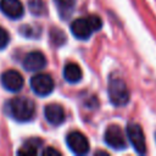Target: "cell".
I'll return each instance as SVG.
<instances>
[{
	"instance_id": "cell-1",
	"label": "cell",
	"mask_w": 156,
	"mask_h": 156,
	"mask_svg": "<svg viewBox=\"0 0 156 156\" xmlns=\"http://www.w3.org/2000/svg\"><path fill=\"white\" fill-rule=\"evenodd\" d=\"M7 113L18 122H27L32 119L35 112V106L32 100L27 98H13L6 104Z\"/></svg>"
},
{
	"instance_id": "cell-2",
	"label": "cell",
	"mask_w": 156,
	"mask_h": 156,
	"mask_svg": "<svg viewBox=\"0 0 156 156\" xmlns=\"http://www.w3.org/2000/svg\"><path fill=\"white\" fill-rule=\"evenodd\" d=\"M102 26V22L99 16L89 15L88 17H79L71 23V32L72 34L82 40L88 39L93 32L99 30Z\"/></svg>"
},
{
	"instance_id": "cell-3",
	"label": "cell",
	"mask_w": 156,
	"mask_h": 156,
	"mask_svg": "<svg viewBox=\"0 0 156 156\" xmlns=\"http://www.w3.org/2000/svg\"><path fill=\"white\" fill-rule=\"evenodd\" d=\"M110 101L115 106H124L129 101V91L122 78L111 77L107 85Z\"/></svg>"
},
{
	"instance_id": "cell-4",
	"label": "cell",
	"mask_w": 156,
	"mask_h": 156,
	"mask_svg": "<svg viewBox=\"0 0 156 156\" xmlns=\"http://www.w3.org/2000/svg\"><path fill=\"white\" fill-rule=\"evenodd\" d=\"M127 136L129 141L132 143V146L138 154L144 155L146 152L145 135H144L141 127L138 123H129L127 126Z\"/></svg>"
},
{
	"instance_id": "cell-5",
	"label": "cell",
	"mask_w": 156,
	"mask_h": 156,
	"mask_svg": "<svg viewBox=\"0 0 156 156\" xmlns=\"http://www.w3.org/2000/svg\"><path fill=\"white\" fill-rule=\"evenodd\" d=\"M30 87L33 91L39 96H46L54 90V80L50 74L38 73L30 79Z\"/></svg>"
},
{
	"instance_id": "cell-6",
	"label": "cell",
	"mask_w": 156,
	"mask_h": 156,
	"mask_svg": "<svg viewBox=\"0 0 156 156\" xmlns=\"http://www.w3.org/2000/svg\"><path fill=\"white\" fill-rule=\"evenodd\" d=\"M66 143L69 150L76 155H85L89 151V141L87 136L78 130L68 133L66 138Z\"/></svg>"
},
{
	"instance_id": "cell-7",
	"label": "cell",
	"mask_w": 156,
	"mask_h": 156,
	"mask_svg": "<svg viewBox=\"0 0 156 156\" xmlns=\"http://www.w3.org/2000/svg\"><path fill=\"white\" fill-rule=\"evenodd\" d=\"M104 139H105V143L115 150H122V149H126L127 146L123 132L117 124H112L106 128Z\"/></svg>"
},
{
	"instance_id": "cell-8",
	"label": "cell",
	"mask_w": 156,
	"mask_h": 156,
	"mask_svg": "<svg viewBox=\"0 0 156 156\" xmlns=\"http://www.w3.org/2000/svg\"><path fill=\"white\" fill-rule=\"evenodd\" d=\"M1 84L9 91H20L23 87V77L16 69H7L1 74Z\"/></svg>"
},
{
	"instance_id": "cell-9",
	"label": "cell",
	"mask_w": 156,
	"mask_h": 156,
	"mask_svg": "<svg viewBox=\"0 0 156 156\" xmlns=\"http://www.w3.org/2000/svg\"><path fill=\"white\" fill-rule=\"evenodd\" d=\"M46 66V57L40 51H30L23 58V67L27 71H40Z\"/></svg>"
},
{
	"instance_id": "cell-10",
	"label": "cell",
	"mask_w": 156,
	"mask_h": 156,
	"mask_svg": "<svg viewBox=\"0 0 156 156\" xmlns=\"http://www.w3.org/2000/svg\"><path fill=\"white\" fill-rule=\"evenodd\" d=\"M44 115H45L46 121L52 126H60L61 123L65 122V118H66L65 110L58 104L46 105V107L44 110Z\"/></svg>"
},
{
	"instance_id": "cell-11",
	"label": "cell",
	"mask_w": 156,
	"mask_h": 156,
	"mask_svg": "<svg viewBox=\"0 0 156 156\" xmlns=\"http://www.w3.org/2000/svg\"><path fill=\"white\" fill-rule=\"evenodd\" d=\"M0 10L5 16L12 20L22 17L24 11L20 0H0Z\"/></svg>"
},
{
	"instance_id": "cell-12",
	"label": "cell",
	"mask_w": 156,
	"mask_h": 156,
	"mask_svg": "<svg viewBox=\"0 0 156 156\" xmlns=\"http://www.w3.org/2000/svg\"><path fill=\"white\" fill-rule=\"evenodd\" d=\"M63 77L69 83H77L82 79V69L77 63L69 62L63 68Z\"/></svg>"
},
{
	"instance_id": "cell-13",
	"label": "cell",
	"mask_w": 156,
	"mask_h": 156,
	"mask_svg": "<svg viewBox=\"0 0 156 156\" xmlns=\"http://www.w3.org/2000/svg\"><path fill=\"white\" fill-rule=\"evenodd\" d=\"M40 146H41V140L37 139V138H32V139H28L22 145V147L17 151V154L24 155V156H35L38 154V150Z\"/></svg>"
},
{
	"instance_id": "cell-14",
	"label": "cell",
	"mask_w": 156,
	"mask_h": 156,
	"mask_svg": "<svg viewBox=\"0 0 156 156\" xmlns=\"http://www.w3.org/2000/svg\"><path fill=\"white\" fill-rule=\"evenodd\" d=\"M55 1H56V6H57L60 16L62 18L69 17L74 7V0H55Z\"/></svg>"
},
{
	"instance_id": "cell-15",
	"label": "cell",
	"mask_w": 156,
	"mask_h": 156,
	"mask_svg": "<svg viewBox=\"0 0 156 156\" xmlns=\"http://www.w3.org/2000/svg\"><path fill=\"white\" fill-rule=\"evenodd\" d=\"M10 41V35H9V32L6 29H4L2 27H0V50L1 49H5L7 46Z\"/></svg>"
},
{
	"instance_id": "cell-16",
	"label": "cell",
	"mask_w": 156,
	"mask_h": 156,
	"mask_svg": "<svg viewBox=\"0 0 156 156\" xmlns=\"http://www.w3.org/2000/svg\"><path fill=\"white\" fill-rule=\"evenodd\" d=\"M29 6H30V10L33 13H40L41 12L40 10H43V7H44L41 0H30Z\"/></svg>"
},
{
	"instance_id": "cell-17",
	"label": "cell",
	"mask_w": 156,
	"mask_h": 156,
	"mask_svg": "<svg viewBox=\"0 0 156 156\" xmlns=\"http://www.w3.org/2000/svg\"><path fill=\"white\" fill-rule=\"evenodd\" d=\"M43 155H44V156H55V155L58 156V155H60V151H57L56 149L49 146V147H46V149L43 150Z\"/></svg>"
}]
</instances>
